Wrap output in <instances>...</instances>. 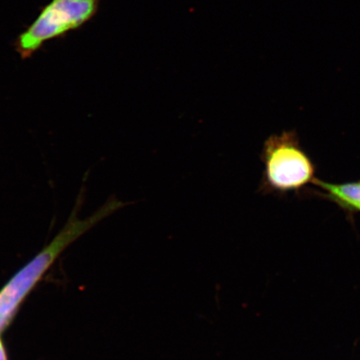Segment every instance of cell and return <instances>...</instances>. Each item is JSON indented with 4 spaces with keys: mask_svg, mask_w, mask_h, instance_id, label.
<instances>
[{
    "mask_svg": "<svg viewBox=\"0 0 360 360\" xmlns=\"http://www.w3.org/2000/svg\"><path fill=\"white\" fill-rule=\"evenodd\" d=\"M260 159L264 169L259 191L264 195L298 193L316 179L314 162L301 147L294 130L270 135Z\"/></svg>",
    "mask_w": 360,
    "mask_h": 360,
    "instance_id": "obj_2",
    "label": "cell"
},
{
    "mask_svg": "<svg viewBox=\"0 0 360 360\" xmlns=\"http://www.w3.org/2000/svg\"><path fill=\"white\" fill-rule=\"evenodd\" d=\"M84 190L83 186L76 200L73 212L62 231L53 238L51 244L45 247L30 262L22 268L0 290V333L10 326L22 301L66 247L103 219L131 204L120 201L112 195L94 214L87 219H79L77 211L81 209L84 200Z\"/></svg>",
    "mask_w": 360,
    "mask_h": 360,
    "instance_id": "obj_1",
    "label": "cell"
},
{
    "mask_svg": "<svg viewBox=\"0 0 360 360\" xmlns=\"http://www.w3.org/2000/svg\"><path fill=\"white\" fill-rule=\"evenodd\" d=\"M0 360H8L1 339H0Z\"/></svg>",
    "mask_w": 360,
    "mask_h": 360,
    "instance_id": "obj_5",
    "label": "cell"
},
{
    "mask_svg": "<svg viewBox=\"0 0 360 360\" xmlns=\"http://www.w3.org/2000/svg\"><path fill=\"white\" fill-rule=\"evenodd\" d=\"M313 184L322 190L323 196L342 208L360 212V180L357 182L333 184L315 179Z\"/></svg>",
    "mask_w": 360,
    "mask_h": 360,
    "instance_id": "obj_4",
    "label": "cell"
},
{
    "mask_svg": "<svg viewBox=\"0 0 360 360\" xmlns=\"http://www.w3.org/2000/svg\"><path fill=\"white\" fill-rule=\"evenodd\" d=\"M101 0H51L40 10L32 24L13 42L22 60H28L49 40L64 37L86 24L100 8Z\"/></svg>",
    "mask_w": 360,
    "mask_h": 360,
    "instance_id": "obj_3",
    "label": "cell"
}]
</instances>
